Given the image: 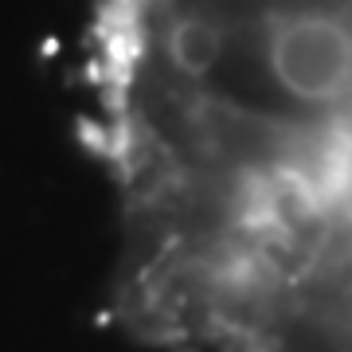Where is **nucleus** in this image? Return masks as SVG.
<instances>
[{
    "instance_id": "f257e3e1",
    "label": "nucleus",
    "mask_w": 352,
    "mask_h": 352,
    "mask_svg": "<svg viewBox=\"0 0 352 352\" xmlns=\"http://www.w3.org/2000/svg\"><path fill=\"white\" fill-rule=\"evenodd\" d=\"M153 352H352V161L243 204L126 289Z\"/></svg>"
}]
</instances>
